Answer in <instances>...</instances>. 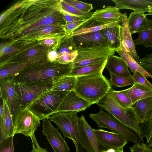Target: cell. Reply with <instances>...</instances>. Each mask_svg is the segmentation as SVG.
Instances as JSON below:
<instances>
[{"mask_svg": "<svg viewBox=\"0 0 152 152\" xmlns=\"http://www.w3.org/2000/svg\"><path fill=\"white\" fill-rule=\"evenodd\" d=\"M119 10L127 9L134 12H148L152 6V0H112Z\"/></svg>", "mask_w": 152, "mask_h": 152, "instance_id": "24", "label": "cell"}, {"mask_svg": "<svg viewBox=\"0 0 152 152\" xmlns=\"http://www.w3.org/2000/svg\"><path fill=\"white\" fill-rule=\"evenodd\" d=\"M91 105L73 91L66 94L54 113L68 112H78L84 110Z\"/></svg>", "mask_w": 152, "mask_h": 152, "instance_id": "14", "label": "cell"}, {"mask_svg": "<svg viewBox=\"0 0 152 152\" xmlns=\"http://www.w3.org/2000/svg\"><path fill=\"white\" fill-rule=\"evenodd\" d=\"M78 55L72 63L73 68L83 66L108 58L115 51L108 46H98L77 48Z\"/></svg>", "mask_w": 152, "mask_h": 152, "instance_id": "8", "label": "cell"}, {"mask_svg": "<svg viewBox=\"0 0 152 152\" xmlns=\"http://www.w3.org/2000/svg\"><path fill=\"white\" fill-rule=\"evenodd\" d=\"M113 90L112 88L96 104L133 131L139 140L143 142L142 130L137 122L132 108L126 110L123 108L116 99Z\"/></svg>", "mask_w": 152, "mask_h": 152, "instance_id": "3", "label": "cell"}, {"mask_svg": "<svg viewBox=\"0 0 152 152\" xmlns=\"http://www.w3.org/2000/svg\"><path fill=\"white\" fill-rule=\"evenodd\" d=\"M90 117L95 122L99 128H106L112 132L124 137L128 142L136 143L140 142L138 136L118 119L100 108L96 113H91Z\"/></svg>", "mask_w": 152, "mask_h": 152, "instance_id": "6", "label": "cell"}, {"mask_svg": "<svg viewBox=\"0 0 152 152\" xmlns=\"http://www.w3.org/2000/svg\"><path fill=\"white\" fill-rule=\"evenodd\" d=\"M117 52L125 62L133 74L137 71L143 74L145 77L152 78V76L142 68L124 49L122 48L121 50Z\"/></svg>", "mask_w": 152, "mask_h": 152, "instance_id": "27", "label": "cell"}, {"mask_svg": "<svg viewBox=\"0 0 152 152\" xmlns=\"http://www.w3.org/2000/svg\"><path fill=\"white\" fill-rule=\"evenodd\" d=\"M0 106V140L15 135L12 118L7 104L1 99Z\"/></svg>", "mask_w": 152, "mask_h": 152, "instance_id": "15", "label": "cell"}, {"mask_svg": "<svg viewBox=\"0 0 152 152\" xmlns=\"http://www.w3.org/2000/svg\"><path fill=\"white\" fill-rule=\"evenodd\" d=\"M132 78L134 83H137L152 89V84L147 80L145 77L141 73L137 71L136 72L132 75Z\"/></svg>", "mask_w": 152, "mask_h": 152, "instance_id": "36", "label": "cell"}, {"mask_svg": "<svg viewBox=\"0 0 152 152\" xmlns=\"http://www.w3.org/2000/svg\"><path fill=\"white\" fill-rule=\"evenodd\" d=\"M5 15V14H3L0 17V22H1V20H2V19L4 17Z\"/></svg>", "mask_w": 152, "mask_h": 152, "instance_id": "51", "label": "cell"}, {"mask_svg": "<svg viewBox=\"0 0 152 152\" xmlns=\"http://www.w3.org/2000/svg\"><path fill=\"white\" fill-rule=\"evenodd\" d=\"M0 80V98L7 104L13 122L21 110L20 99L15 88L16 83L13 77Z\"/></svg>", "mask_w": 152, "mask_h": 152, "instance_id": "9", "label": "cell"}, {"mask_svg": "<svg viewBox=\"0 0 152 152\" xmlns=\"http://www.w3.org/2000/svg\"><path fill=\"white\" fill-rule=\"evenodd\" d=\"M145 124L142 132L146 139V143L148 144L152 137V113L149 121Z\"/></svg>", "mask_w": 152, "mask_h": 152, "instance_id": "39", "label": "cell"}, {"mask_svg": "<svg viewBox=\"0 0 152 152\" xmlns=\"http://www.w3.org/2000/svg\"><path fill=\"white\" fill-rule=\"evenodd\" d=\"M132 109L138 123L140 125L146 123L152 113V96L137 101L132 105Z\"/></svg>", "mask_w": 152, "mask_h": 152, "instance_id": "18", "label": "cell"}, {"mask_svg": "<svg viewBox=\"0 0 152 152\" xmlns=\"http://www.w3.org/2000/svg\"><path fill=\"white\" fill-rule=\"evenodd\" d=\"M54 42V40L53 39H46L43 41L44 43L48 45H50L53 44Z\"/></svg>", "mask_w": 152, "mask_h": 152, "instance_id": "47", "label": "cell"}, {"mask_svg": "<svg viewBox=\"0 0 152 152\" xmlns=\"http://www.w3.org/2000/svg\"><path fill=\"white\" fill-rule=\"evenodd\" d=\"M105 68L110 73L133 78L126 63L121 58L117 56L113 55L108 58Z\"/></svg>", "mask_w": 152, "mask_h": 152, "instance_id": "21", "label": "cell"}, {"mask_svg": "<svg viewBox=\"0 0 152 152\" xmlns=\"http://www.w3.org/2000/svg\"><path fill=\"white\" fill-rule=\"evenodd\" d=\"M63 18L66 23L76 21H82L88 19L75 15L63 13Z\"/></svg>", "mask_w": 152, "mask_h": 152, "instance_id": "41", "label": "cell"}, {"mask_svg": "<svg viewBox=\"0 0 152 152\" xmlns=\"http://www.w3.org/2000/svg\"><path fill=\"white\" fill-rule=\"evenodd\" d=\"M127 18L121 23V38L122 48L124 49L136 62L140 59L136 49V45L133 39L128 23Z\"/></svg>", "mask_w": 152, "mask_h": 152, "instance_id": "19", "label": "cell"}, {"mask_svg": "<svg viewBox=\"0 0 152 152\" xmlns=\"http://www.w3.org/2000/svg\"><path fill=\"white\" fill-rule=\"evenodd\" d=\"M121 24L102 30L109 47L115 52L122 49L121 38Z\"/></svg>", "mask_w": 152, "mask_h": 152, "instance_id": "22", "label": "cell"}, {"mask_svg": "<svg viewBox=\"0 0 152 152\" xmlns=\"http://www.w3.org/2000/svg\"><path fill=\"white\" fill-rule=\"evenodd\" d=\"M89 19L82 21H79L66 23L63 28L66 35H71L75 31L83 25Z\"/></svg>", "mask_w": 152, "mask_h": 152, "instance_id": "35", "label": "cell"}, {"mask_svg": "<svg viewBox=\"0 0 152 152\" xmlns=\"http://www.w3.org/2000/svg\"><path fill=\"white\" fill-rule=\"evenodd\" d=\"M113 91L117 101L123 108L126 110L132 108V103L128 97L119 91L114 90L113 88Z\"/></svg>", "mask_w": 152, "mask_h": 152, "instance_id": "32", "label": "cell"}, {"mask_svg": "<svg viewBox=\"0 0 152 152\" xmlns=\"http://www.w3.org/2000/svg\"><path fill=\"white\" fill-rule=\"evenodd\" d=\"M72 37L77 48L98 46H108L102 30Z\"/></svg>", "mask_w": 152, "mask_h": 152, "instance_id": "16", "label": "cell"}, {"mask_svg": "<svg viewBox=\"0 0 152 152\" xmlns=\"http://www.w3.org/2000/svg\"><path fill=\"white\" fill-rule=\"evenodd\" d=\"M143 12H133L127 18L128 23L131 34L137 33L146 17Z\"/></svg>", "mask_w": 152, "mask_h": 152, "instance_id": "28", "label": "cell"}, {"mask_svg": "<svg viewBox=\"0 0 152 152\" xmlns=\"http://www.w3.org/2000/svg\"><path fill=\"white\" fill-rule=\"evenodd\" d=\"M119 91L131 99L132 105L139 100L152 96V89L136 83L129 88Z\"/></svg>", "mask_w": 152, "mask_h": 152, "instance_id": "25", "label": "cell"}, {"mask_svg": "<svg viewBox=\"0 0 152 152\" xmlns=\"http://www.w3.org/2000/svg\"><path fill=\"white\" fill-rule=\"evenodd\" d=\"M65 1L79 10L86 13L91 12L93 8L92 4L77 0H66Z\"/></svg>", "mask_w": 152, "mask_h": 152, "instance_id": "31", "label": "cell"}, {"mask_svg": "<svg viewBox=\"0 0 152 152\" xmlns=\"http://www.w3.org/2000/svg\"><path fill=\"white\" fill-rule=\"evenodd\" d=\"M13 137L0 140V152H14Z\"/></svg>", "mask_w": 152, "mask_h": 152, "instance_id": "34", "label": "cell"}, {"mask_svg": "<svg viewBox=\"0 0 152 152\" xmlns=\"http://www.w3.org/2000/svg\"><path fill=\"white\" fill-rule=\"evenodd\" d=\"M107 59L87 65L73 68L69 76L77 77L102 74L105 67Z\"/></svg>", "mask_w": 152, "mask_h": 152, "instance_id": "20", "label": "cell"}, {"mask_svg": "<svg viewBox=\"0 0 152 152\" xmlns=\"http://www.w3.org/2000/svg\"><path fill=\"white\" fill-rule=\"evenodd\" d=\"M99 140L108 149L123 148L128 141L122 136L118 134L102 129H94Z\"/></svg>", "mask_w": 152, "mask_h": 152, "instance_id": "17", "label": "cell"}, {"mask_svg": "<svg viewBox=\"0 0 152 152\" xmlns=\"http://www.w3.org/2000/svg\"><path fill=\"white\" fill-rule=\"evenodd\" d=\"M60 3L61 7V11L63 13L78 16L88 19L91 18L93 12H90L88 13H84L68 4L65 1H61Z\"/></svg>", "mask_w": 152, "mask_h": 152, "instance_id": "29", "label": "cell"}, {"mask_svg": "<svg viewBox=\"0 0 152 152\" xmlns=\"http://www.w3.org/2000/svg\"><path fill=\"white\" fill-rule=\"evenodd\" d=\"M79 124L82 143L87 152H102L108 149L98 138L83 115L79 117Z\"/></svg>", "mask_w": 152, "mask_h": 152, "instance_id": "11", "label": "cell"}, {"mask_svg": "<svg viewBox=\"0 0 152 152\" xmlns=\"http://www.w3.org/2000/svg\"><path fill=\"white\" fill-rule=\"evenodd\" d=\"M36 53V50L34 49H32L29 52V55L31 56H32Z\"/></svg>", "mask_w": 152, "mask_h": 152, "instance_id": "48", "label": "cell"}, {"mask_svg": "<svg viewBox=\"0 0 152 152\" xmlns=\"http://www.w3.org/2000/svg\"><path fill=\"white\" fill-rule=\"evenodd\" d=\"M76 80L75 77L69 75L62 76L53 80L50 90L66 93L73 91Z\"/></svg>", "mask_w": 152, "mask_h": 152, "instance_id": "26", "label": "cell"}, {"mask_svg": "<svg viewBox=\"0 0 152 152\" xmlns=\"http://www.w3.org/2000/svg\"><path fill=\"white\" fill-rule=\"evenodd\" d=\"M137 33L139 35L134 40L136 45L152 48V20L146 17Z\"/></svg>", "mask_w": 152, "mask_h": 152, "instance_id": "23", "label": "cell"}, {"mask_svg": "<svg viewBox=\"0 0 152 152\" xmlns=\"http://www.w3.org/2000/svg\"><path fill=\"white\" fill-rule=\"evenodd\" d=\"M127 17L126 13H122L115 6H107L93 12L90 20L97 25H103L116 22L121 24Z\"/></svg>", "mask_w": 152, "mask_h": 152, "instance_id": "12", "label": "cell"}, {"mask_svg": "<svg viewBox=\"0 0 152 152\" xmlns=\"http://www.w3.org/2000/svg\"><path fill=\"white\" fill-rule=\"evenodd\" d=\"M102 152H124L123 148L114 149L113 148L108 149L106 151H103Z\"/></svg>", "mask_w": 152, "mask_h": 152, "instance_id": "44", "label": "cell"}, {"mask_svg": "<svg viewBox=\"0 0 152 152\" xmlns=\"http://www.w3.org/2000/svg\"><path fill=\"white\" fill-rule=\"evenodd\" d=\"M73 68L72 63L37 64L23 70L13 77L16 83H29L53 81L69 75Z\"/></svg>", "mask_w": 152, "mask_h": 152, "instance_id": "1", "label": "cell"}, {"mask_svg": "<svg viewBox=\"0 0 152 152\" xmlns=\"http://www.w3.org/2000/svg\"><path fill=\"white\" fill-rule=\"evenodd\" d=\"M58 55L57 53L54 51H50L48 54V58L50 61H51L54 60L57 57Z\"/></svg>", "mask_w": 152, "mask_h": 152, "instance_id": "43", "label": "cell"}, {"mask_svg": "<svg viewBox=\"0 0 152 152\" xmlns=\"http://www.w3.org/2000/svg\"><path fill=\"white\" fill-rule=\"evenodd\" d=\"M112 88L102 74L76 77L74 91L91 105L97 103Z\"/></svg>", "mask_w": 152, "mask_h": 152, "instance_id": "2", "label": "cell"}, {"mask_svg": "<svg viewBox=\"0 0 152 152\" xmlns=\"http://www.w3.org/2000/svg\"><path fill=\"white\" fill-rule=\"evenodd\" d=\"M78 55L77 50L67 53L59 57L58 59L59 63L67 64L73 62Z\"/></svg>", "mask_w": 152, "mask_h": 152, "instance_id": "37", "label": "cell"}, {"mask_svg": "<svg viewBox=\"0 0 152 152\" xmlns=\"http://www.w3.org/2000/svg\"><path fill=\"white\" fill-rule=\"evenodd\" d=\"M77 113L57 112L51 115L48 118L56 124L65 137L73 141L76 152H86L81 138Z\"/></svg>", "mask_w": 152, "mask_h": 152, "instance_id": "4", "label": "cell"}, {"mask_svg": "<svg viewBox=\"0 0 152 152\" xmlns=\"http://www.w3.org/2000/svg\"><path fill=\"white\" fill-rule=\"evenodd\" d=\"M137 62L147 72L152 76V53L140 58Z\"/></svg>", "mask_w": 152, "mask_h": 152, "instance_id": "33", "label": "cell"}, {"mask_svg": "<svg viewBox=\"0 0 152 152\" xmlns=\"http://www.w3.org/2000/svg\"><path fill=\"white\" fill-rule=\"evenodd\" d=\"M30 137L32 142V149L31 152H49L46 149L41 147L39 145L35 136L33 133Z\"/></svg>", "mask_w": 152, "mask_h": 152, "instance_id": "40", "label": "cell"}, {"mask_svg": "<svg viewBox=\"0 0 152 152\" xmlns=\"http://www.w3.org/2000/svg\"><path fill=\"white\" fill-rule=\"evenodd\" d=\"M13 49V48L12 47H7L3 48L2 49V51L4 53H6L11 52Z\"/></svg>", "mask_w": 152, "mask_h": 152, "instance_id": "45", "label": "cell"}, {"mask_svg": "<svg viewBox=\"0 0 152 152\" xmlns=\"http://www.w3.org/2000/svg\"><path fill=\"white\" fill-rule=\"evenodd\" d=\"M40 120L28 108H24L21 111L13 122L15 134H20L30 137L40 125Z\"/></svg>", "mask_w": 152, "mask_h": 152, "instance_id": "10", "label": "cell"}, {"mask_svg": "<svg viewBox=\"0 0 152 152\" xmlns=\"http://www.w3.org/2000/svg\"><path fill=\"white\" fill-rule=\"evenodd\" d=\"M53 81L16 83L15 88L20 99L21 110L27 108L43 93L50 90Z\"/></svg>", "mask_w": 152, "mask_h": 152, "instance_id": "7", "label": "cell"}, {"mask_svg": "<svg viewBox=\"0 0 152 152\" xmlns=\"http://www.w3.org/2000/svg\"><path fill=\"white\" fill-rule=\"evenodd\" d=\"M53 30V27L51 26H47L43 28V31L46 33L50 32Z\"/></svg>", "mask_w": 152, "mask_h": 152, "instance_id": "46", "label": "cell"}, {"mask_svg": "<svg viewBox=\"0 0 152 152\" xmlns=\"http://www.w3.org/2000/svg\"><path fill=\"white\" fill-rule=\"evenodd\" d=\"M109 80L111 85L115 87H120L133 85L134 81L133 78L122 76L113 73H110Z\"/></svg>", "mask_w": 152, "mask_h": 152, "instance_id": "30", "label": "cell"}, {"mask_svg": "<svg viewBox=\"0 0 152 152\" xmlns=\"http://www.w3.org/2000/svg\"><path fill=\"white\" fill-rule=\"evenodd\" d=\"M41 131L46 138L54 152H70V150L61 134L51 124L48 118L42 120Z\"/></svg>", "mask_w": 152, "mask_h": 152, "instance_id": "13", "label": "cell"}, {"mask_svg": "<svg viewBox=\"0 0 152 152\" xmlns=\"http://www.w3.org/2000/svg\"><path fill=\"white\" fill-rule=\"evenodd\" d=\"M148 12L147 13L145 14L146 16L149 15H152V6L149 7Z\"/></svg>", "mask_w": 152, "mask_h": 152, "instance_id": "49", "label": "cell"}, {"mask_svg": "<svg viewBox=\"0 0 152 152\" xmlns=\"http://www.w3.org/2000/svg\"><path fill=\"white\" fill-rule=\"evenodd\" d=\"M131 152H152V148L147 143L139 142L129 148Z\"/></svg>", "mask_w": 152, "mask_h": 152, "instance_id": "38", "label": "cell"}, {"mask_svg": "<svg viewBox=\"0 0 152 152\" xmlns=\"http://www.w3.org/2000/svg\"><path fill=\"white\" fill-rule=\"evenodd\" d=\"M67 93L50 90L42 94L27 108L41 120L48 118L54 113Z\"/></svg>", "mask_w": 152, "mask_h": 152, "instance_id": "5", "label": "cell"}, {"mask_svg": "<svg viewBox=\"0 0 152 152\" xmlns=\"http://www.w3.org/2000/svg\"><path fill=\"white\" fill-rule=\"evenodd\" d=\"M148 145L149 147L152 148V137L151 138Z\"/></svg>", "mask_w": 152, "mask_h": 152, "instance_id": "50", "label": "cell"}, {"mask_svg": "<svg viewBox=\"0 0 152 152\" xmlns=\"http://www.w3.org/2000/svg\"><path fill=\"white\" fill-rule=\"evenodd\" d=\"M53 22V18L51 16H48L44 18L42 21L43 25H47L52 23Z\"/></svg>", "mask_w": 152, "mask_h": 152, "instance_id": "42", "label": "cell"}]
</instances>
